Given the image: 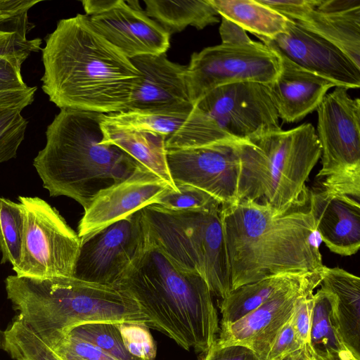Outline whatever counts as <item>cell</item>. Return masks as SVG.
<instances>
[{
  "label": "cell",
  "instance_id": "1",
  "mask_svg": "<svg viewBox=\"0 0 360 360\" xmlns=\"http://www.w3.org/2000/svg\"><path fill=\"white\" fill-rule=\"evenodd\" d=\"M41 49V89L60 109L108 115L128 110L140 71L86 14L60 20Z\"/></svg>",
  "mask_w": 360,
  "mask_h": 360
},
{
  "label": "cell",
  "instance_id": "2",
  "mask_svg": "<svg viewBox=\"0 0 360 360\" xmlns=\"http://www.w3.org/2000/svg\"><path fill=\"white\" fill-rule=\"evenodd\" d=\"M221 218L231 291L281 274L319 272L323 266L309 208L276 214L240 201L221 205Z\"/></svg>",
  "mask_w": 360,
  "mask_h": 360
},
{
  "label": "cell",
  "instance_id": "3",
  "mask_svg": "<svg viewBox=\"0 0 360 360\" xmlns=\"http://www.w3.org/2000/svg\"><path fill=\"white\" fill-rule=\"evenodd\" d=\"M114 285L136 301L150 320L148 327L183 349L206 353L216 342L218 314L205 280L179 268L146 240Z\"/></svg>",
  "mask_w": 360,
  "mask_h": 360
},
{
  "label": "cell",
  "instance_id": "4",
  "mask_svg": "<svg viewBox=\"0 0 360 360\" xmlns=\"http://www.w3.org/2000/svg\"><path fill=\"white\" fill-rule=\"evenodd\" d=\"M104 115L60 109L47 126L46 145L33 166L51 196L70 198L85 210L98 191L139 165L117 146L101 143Z\"/></svg>",
  "mask_w": 360,
  "mask_h": 360
},
{
  "label": "cell",
  "instance_id": "5",
  "mask_svg": "<svg viewBox=\"0 0 360 360\" xmlns=\"http://www.w3.org/2000/svg\"><path fill=\"white\" fill-rule=\"evenodd\" d=\"M7 298L15 319L54 349L74 327L92 322L141 323L149 319L136 301L116 285L72 277L8 276Z\"/></svg>",
  "mask_w": 360,
  "mask_h": 360
},
{
  "label": "cell",
  "instance_id": "6",
  "mask_svg": "<svg viewBox=\"0 0 360 360\" xmlns=\"http://www.w3.org/2000/svg\"><path fill=\"white\" fill-rule=\"evenodd\" d=\"M238 153L236 202L249 201L283 214L300 209L309 199L306 181L321 156L311 124L240 143Z\"/></svg>",
  "mask_w": 360,
  "mask_h": 360
},
{
  "label": "cell",
  "instance_id": "7",
  "mask_svg": "<svg viewBox=\"0 0 360 360\" xmlns=\"http://www.w3.org/2000/svg\"><path fill=\"white\" fill-rule=\"evenodd\" d=\"M221 206L172 210L152 204L141 212L146 241L179 268L198 274L223 300L231 285Z\"/></svg>",
  "mask_w": 360,
  "mask_h": 360
},
{
  "label": "cell",
  "instance_id": "8",
  "mask_svg": "<svg viewBox=\"0 0 360 360\" xmlns=\"http://www.w3.org/2000/svg\"><path fill=\"white\" fill-rule=\"evenodd\" d=\"M24 213V238L18 276L72 277L80 238L58 210L38 197H18Z\"/></svg>",
  "mask_w": 360,
  "mask_h": 360
},
{
  "label": "cell",
  "instance_id": "9",
  "mask_svg": "<svg viewBox=\"0 0 360 360\" xmlns=\"http://www.w3.org/2000/svg\"><path fill=\"white\" fill-rule=\"evenodd\" d=\"M281 68L277 53L261 42L243 45L221 44L193 53L186 66L191 101L195 105L214 89L236 82L269 84Z\"/></svg>",
  "mask_w": 360,
  "mask_h": 360
},
{
  "label": "cell",
  "instance_id": "10",
  "mask_svg": "<svg viewBox=\"0 0 360 360\" xmlns=\"http://www.w3.org/2000/svg\"><path fill=\"white\" fill-rule=\"evenodd\" d=\"M195 105L234 143L281 129L268 84L240 82L222 85Z\"/></svg>",
  "mask_w": 360,
  "mask_h": 360
},
{
  "label": "cell",
  "instance_id": "11",
  "mask_svg": "<svg viewBox=\"0 0 360 360\" xmlns=\"http://www.w3.org/2000/svg\"><path fill=\"white\" fill-rule=\"evenodd\" d=\"M80 241L73 277L113 285L145 245L141 210L81 238Z\"/></svg>",
  "mask_w": 360,
  "mask_h": 360
},
{
  "label": "cell",
  "instance_id": "12",
  "mask_svg": "<svg viewBox=\"0 0 360 360\" xmlns=\"http://www.w3.org/2000/svg\"><path fill=\"white\" fill-rule=\"evenodd\" d=\"M347 90L336 86L316 110L322 164L319 178L360 174V100Z\"/></svg>",
  "mask_w": 360,
  "mask_h": 360
},
{
  "label": "cell",
  "instance_id": "13",
  "mask_svg": "<svg viewBox=\"0 0 360 360\" xmlns=\"http://www.w3.org/2000/svg\"><path fill=\"white\" fill-rule=\"evenodd\" d=\"M319 272L304 274L262 305L238 321L219 328L215 343L219 347L239 345L266 360L278 333L291 319L297 300L320 283Z\"/></svg>",
  "mask_w": 360,
  "mask_h": 360
},
{
  "label": "cell",
  "instance_id": "14",
  "mask_svg": "<svg viewBox=\"0 0 360 360\" xmlns=\"http://www.w3.org/2000/svg\"><path fill=\"white\" fill-rule=\"evenodd\" d=\"M238 144L219 143L167 151L168 168L174 184H187L202 190L221 205L236 202L240 172Z\"/></svg>",
  "mask_w": 360,
  "mask_h": 360
},
{
  "label": "cell",
  "instance_id": "15",
  "mask_svg": "<svg viewBox=\"0 0 360 360\" xmlns=\"http://www.w3.org/2000/svg\"><path fill=\"white\" fill-rule=\"evenodd\" d=\"M262 43L300 67L335 84L360 86V68L340 49L321 37L288 20L285 31L272 39L257 36Z\"/></svg>",
  "mask_w": 360,
  "mask_h": 360
},
{
  "label": "cell",
  "instance_id": "16",
  "mask_svg": "<svg viewBox=\"0 0 360 360\" xmlns=\"http://www.w3.org/2000/svg\"><path fill=\"white\" fill-rule=\"evenodd\" d=\"M104 117L117 124L162 135L167 151L234 143L196 105L176 110H129L105 115Z\"/></svg>",
  "mask_w": 360,
  "mask_h": 360
},
{
  "label": "cell",
  "instance_id": "17",
  "mask_svg": "<svg viewBox=\"0 0 360 360\" xmlns=\"http://www.w3.org/2000/svg\"><path fill=\"white\" fill-rule=\"evenodd\" d=\"M172 188L141 165L125 179L98 191L84 210L78 225L83 238L106 226L156 204L158 198ZM173 189V188H172Z\"/></svg>",
  "mask_w": 360,
  "mask_h": 360
},
{
  "label": "cell",
  "instance_id": "18",
  "mask_svg": "<svg viewBox=\"0 0 360 360\" xmlns=\"http://www.w3.org/2000/svg\"><path fill=\"white\" fill-rule=\"evenodd\" d=\"M94 28L128 58L166 53L170 34L148 17L138 1L112 0L105 11L92 15Z\"/></svg>",
  "mask_w": 360,
  "mask_h": 360
},
{
  "label": "cell",
  "instance_id": "19",
  "mask_svg": "<svg viewBox=\"0 0 360 360\" xmlns=\"http://www.w3.org/2000/svg\"><path fill=\"white\" fill-rule=\"evenodd\" d=\"M142 79L128 110H161L193 106L186 82V66L170 61L166 53L144 55L130 59Z\"/></svg>",
  "mask_w": 360,
  "mask_h": 360
},
{
  "label": "cell",
  "instance_id": "20",
  "mask_svg": "<svg viewBox=\"0 0 360 360\" xmlns=\"http://www.w3.org/2000/svg\"><path fill=\"white\" fill-rule=\"evenodd\" d=\"M316 231L326 246L342 256L356 254L360 247L359 201L325 191L309 194Z\"/></svg>",
  "mask_w": 360,
  "mask_h": 360
},
{
  "label": "cell",
  "instance_id": "21",
  "mask_svg": "<svg viewBox=\"0 0 360 360\" xmlns=\"http://www.w3.org/2000/svg\"><path fill=\"white\" fill-rule=\"evenodd\" d=\"M272 50L279 57L281 68L268 87L278 116L283 123L299 122L316 110L328 90L336 85Z\"/></svg>",
  "mask_w": 360,
  "mask_h": 360
},
{
  "label": "cell",
  "instance_id": "22",
  "mask_svg": "<svg viewBox=\"0 0 360 360\" xmlns=\"http://www.w3.org/2000/svg\"><path fill=\"white\" fill-rule=\"evenodd\" d=\"M294 22L335 45L360 68V0H319Z\"/></svg>",
  "mask_w": 360,
  "mask_h": 360
},
{
  "label": "cell",
  "instance_id": "23",
  "mask_svg": "<svg viewBox=\"0 0 360 360\" xmlns=\"http://www.w3.org/2000/svg\"><path fill=\"white\" fill-rule=\"evenodd\" d=\"M321 289L331 297L332 314L347 349L360 360V278L339 267L323 266Z\"/></svg>",
  "mask_w": 360,
  "mask_h": 360
},
{
  "label": "cell",
  "instance_id": "24",
  "mask_svg": "<svg viewBox=\"0 0 360 360\" xmlns=\"http://www.w3.org/2000/svg\"><path fill=\"white\" fill-rule=\"evenodd\" d=\"M104 115L101 122L103 133L101 143L120 148L175 191H179L168 168L165 137L152 131L117 124L107 120Z\"/></svg>",
  "mask_w": 360,
  "mask_h": 360
},
{
  "label": "cell",
  "instance_id": "25",
  "mask_svg": "<svg viewBox=\"0 0 360 360\" xmlns=\"http://www.w3.org/2000/svg\"><path fill=\"white\" fill-rule=\"evenodd\" d=\"M144 3L146 15L153 18L170 35L188 25L202 30L219 21L218 13L208 0H145Z\"/></svg>",
  "mask_w": 360,
  "mask_h": 360
},
{
  "label": "cell",
  "instance_id": "26",
  "mask_svg": "<svg viewBox=\"0 0 360 360\" xmlns=\"http://www.w3.org/2000/svg\"><path fill=\"white\" fill-rule=\"evenodd\" d=\"M218 14L256 37L272 39L285 31L288 19L257 0H208Z\"/></svg>",
  "mask_w": 360,
  "mask_h": 360
},
{
  "label": "cell",
  "instance_id": "27",
  "mask_svg": "<svg viewBox=\"0 0 360 360\" xmlns=\"http://www.w3.org/2000/svg\"><path fill=\"white\" fill-rule=\"evenodd\" d=\"M304 274H281L243 285L231 291L219 305L221 326L232 323L245 316Z\"/></svg>",
  "mask_w": 360,
  "mask_h": 360
},
{
  "label": "cell",
  "instance_id": "28",
  "mask_svg": "<svg viewBox=\"0 0 360 360\" xmlns=\"http://www.w3.org/2000/svg\"><path fill=\"white\" fill-rule=\"evenodd\" d=\"M24 238V213L20 203L0 197V250L1 264L9 262L13 270L20 264Z\"/></svg>",
  "mask_w": 360,
  "mask_h": 360
},
{
  "label": "cell",
  "instance_id": "29",
  "mask_svg": "<svg viewBox=\"0 0 360 360\" xmlns=\"http://www.w3.org/2000/svg\"><path fill=\"white\" fill-rule=\"evenodd\" d=\"M313 297V317L308 345L316 352H349L335 328L330 295L320 288Z\"/></svg>",
  "mask_w": 360,
  "mask_h": 360
},
{
  "label": "cell",
  "instance_id": "30",
  "mask_svg": "<svg viewBox=\"0 0 360 360\" xmlns=\"http://www.w3.org/2000/svg\"><path fill=\"white\" fill-rule=\"evenodd\" d=\"M4 333V351L13 360H64L15 319Z\"/></svg>",
  "mask_w": 360,
  "mask_h": 360
},
{
  "label": "cell",
  "instance_id": "31",
  "mask_svg": "<svg viewBox=\"0 0 360 360\" xmlns=\"http://www.w3.org/2000/svg\"><path fill=\"white\" fill-rule=\"evenodd\" d=\"M67 335L86 340L117 360H141L126 349L117 323L92 322L72 328Z\"/></svg>",
  "mask_w": 360,
  "mask_h": 360
},
{
  "label": "cell",
  "instance_id": "32",
  "mask_svg": "<svg viewBox=\"0 0 360 360\" xmlns=\"http://www.w3.org/2000/svg\"><path fill=\"white\" fill-rule=\"evenodd\" d=\"M24 108L0 104V164L15 158L25 139L28 121L22 115Z\"/></svg>",
  "mask_w": 360,
  "mask_h": 360
},
{
  "label": "cell",
  "instance_id": "33",
  "mask_svg": "<svg viewBox=\"0 0 360 360\" xmlns=\"http://www.w3.org/2000/svg\"><path fill=\"white\" fill-rule=\"evenodd\" d=\"M175 191L170 188L161 194L156 205L172 210L205 208L221 205L214 197L194 186L187 184H176Z\"/></svg>",
  "mask_w": 360,
  "mask_h": 360
},
{
  "label": "cell",
  "instance_id": "34",
  "mask_svg": "<svg viewBox=\"0 0 360 360\" xmlns=\"http://www.w3.org/2000/svg\"><path fill=\"white\" fill-rule=\"evenodd\" d=\"M127 351L141 360H155L157 348L148 326L141 323H117Z\"/></svg>",
  "mask_w": 360,
  "mask_h": 360
},
{
  "label": "cell",
  "instance_id": "35",
  "mask_svg": "<svg viewBox=\"0 0 360 360\" xmlns=\"http://www.w3.org/2000/svg\"><path fill=\"white\" fill-rule=\"evenodd\" d=\"M39 0H0V30L16 32L27 35L34 25L30 23L28 11Z\"/></svg>",
  "mask_w": 360,
  "mask_h": 360
},
{
  "label": "cell",
  "instance_id": "36",
  "mask_svg": "<svg viewBox=\"0 0 360 360\" xmlns=\"http://www.w3.org/2000/svg\"><path fill=\"white\" fill-rule=\"evenodd\" d=\"M53 349L64 360H117L98 347L69 335Z\"/></svg>",
  "mask_w": 360,
  "mask_h": 360
},
{
  "label": "cell",
  "instance_id": "37",
  "mask_svg": "<svg viewBox=\"0 0 360 360\" xmlns=\"http://www.w3.org/2000/svg\"><path fill=\"white\" fill-rule=\"evenodd\" d=\"M41 39H30L16 32L0 30V57L25 62L33 52L41 49Z\"/></svg>",
  "mask_w": 360,
  "mask_h": 360
},
{
  "label": "cell",
  "instance_id": "38",
  "mask_svg": "<svg viewBox=\"0 0 360 360\" xmlns=\"http://www.w3.org/2000/svg\"><path fill=\"white\" fill-rule=\"evenodd\" d=\"M314 291V290H309L297 300L291 318L295 334L304 345L309 342L313 317Z\"/></svg>",
  "mask_w": 360,
  "mask_h": 360
},
{
  "label": "cell",
  "instance_id": "39",
  "mask_svg": "<svg viewBox=\"0 0 360 360\" xmlns=\"http://www.w3.org/2000/svg\"><path fill=\"white\" fill-rule=\"evenodd\" d=\"M304 347L295 334L290 319L278 333L266 360H283Z\"/></svg>",
  "mask_w": 360,
  "mask_h": 360
},
{
  "label": "cell",
  "instance_id": "40",
  "mask_svg": "<svg viewBox=\"0 0 360 360\" xmlns=\"http://www.w3.org/2000/svg\"><path fill=\"white\" fill-rule=\"evenodd\" d=\"M287 19L296 22L315 8L319 0H257Z\"/></svg>",
  "mask_w": 360,
  "mask_h": 360
},
{
  "label": "cell",
  "instance_id": "41",
  "mask_svg": "<svg viewBox=\"0 0 360 360\" xmlns=\"http://www.w3.org/2000/svg\"><path fill=\"white\" fill-rule=\"evenodd\" d=\"M23 63L0 57V91L24 90L30 87L24 82L21 74Z\"/></svg>",
  "mask_w": 360,
  "mask_h": 360
},
{
  "label": "cell",
  "instance_id": "42",
  "mask_svg": "<svg viewBox=\"0 0 360 360\" xmlns=\"http://www.w3.org/2000/svg\"><path fill=\"white\" fill-rule=\"evenodd\" d=\"M202 360H259L250 349L239 345L219 347L214 342Z\"/></svg>",
  "mask_w": 360,
  "mask_h": 360
},
{
  "label": "cell",
  "instance_id": "43",
  "mask_svg": "<svg viewBox=\"0 0 360 360\" xmlns=\"http://www.w3.org/2000/svg\"><path fill=\"white\" fill-rule=\"evenodd\" d=\"M219 31L221 44L243 45L252 42L243 28L224 17L221 16Z\"/></svg>",
  "mask_w": 360,
  "mask_h": 360
},
{
  "label": "cell",
  "instance_id": "44",
  "mask_svg": "<svg viewBox=\"0 0 360 360\" xmlns=\"http://www.w3.org/2000/svg\"><path fill=\"white\" fill-rule=\"evenodd\" d=\"M37 86H30L27 89L9 91H0V104H9L25 108L32 103Z\"/></svg>",
  "mask_w": 360,
  "mask_h": 360
},
{
  "label": "cell",
  "instance_id": "45",
  "mask_svg": "<svg viewBox=\"0 0 360 360\" xmlns=\"http://www.w3.org/2000/svg\"><path fill=\"white\" fill-rule=\"evenodd\" d=\"M305 360H359L349 352H316L308 345H304Z\"/></svg>",
  "mask_w": 360,
  "mask_h": 360
},
{
  "label": "cell",
  "instance_id": "46",
  "mask_svg": "<svg viewBox=\"0 0 360 360\" xmlns=\"http://www.w3.org/2000/svg\"><path fill=\"white\" fill-rule=\"evenodd\" d=\"M283 360H305L304 347L302 349L290 354Z\"/></svg>",
  "mask_w": 360,
  "mask_h": 360
},
{
  "label": "cell",
  "instance_id": "47",
  "mask_svg": "<svg viewBox=\"0 0 360 360\" xmlns=\"http://www.w3.org/2000/svg\"><path fill=\"white\" fill-rule=\"evenodd\" d=\"M5 348V333L0 329V349L4 350Z\"/></svg>",
  "mask_w": 360,
  "mask_h": 360
}]
</instances>
